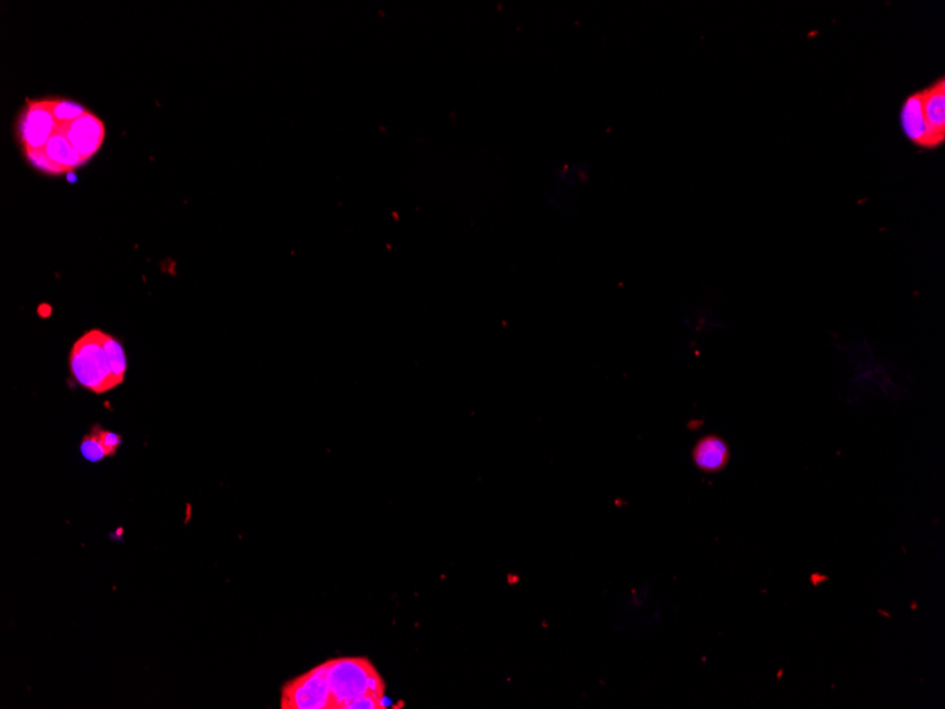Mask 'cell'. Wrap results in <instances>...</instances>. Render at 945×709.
<instances>
[{"label":"cell","instance_id":"obj_3","mask_svg":"<svg viewBox=\"0 0 945 709\" xmlns=\"http://www.w3.org/2000/svg\"><path fill=\"white\" fill-rule=\"evenodd\" d=\"M331 709H350L362 698L384 701L385 683L376 665L366 657H341L326 662Z\"/></svg>","mask_w":945,"mask_h":709},{"label":"cell","instance_id":"obj_1","mask_svg":"<svg viewBox=\"0 0 945 709\" xmlns=\"http://www.w3.org/2000/svg\"><path fill=\"white\" fill-rule=\"evenodd\" d=\"M23 158L47 176H67L89 163L105 142L99 115L61 96L27 100L16 121Z\"/></svg>","mask_w":945,"mask_h":709},{"label":"cell","instance_id":"obj_4","mask_svg":"<svg viewBox=\"0 0 945 709\" xmlns=\"http://www.w3.org/2000/svg\"><path fill=\"white\" fill-rule=\"evenodd\" d=\"M283 709H331V689L326 677V663L286 683L280 693Z\"/></svg>","mask_w":945,"mask_h":709},{"label":"cell","instance_id":"obj_8","mask_svg":"<svg viewBox=\"0 0 945 709\" xmlns=\"http://www.w3.org/2000/svg\"><path fill=\"white\" fill-rule=\"evenodd\" d=\"M120 445H123V436L95 425L82 439L80 449L81 455L89 462H100L108 456H115Z\"/></svg>","mask_w":945,"mask_h":709},{"label":"cell","instance_id":"obj_6","mask_svg":"<svg viewBox=\"0 0 945 709\" xmlns=\"http://www.w3.org/2000/svg\"><path fill=\"white\" fill-rule=\"evenodd\" d=\"M923 114L930 130L940 144L945 140V79L940 77L927 89L922 90Z\"/></svg>","mask_w":945,"mask_h":709},{"label":"cell","instance_id":"obj_7","mask_svg":"<svg viewBox=\"0 0 945 709\" xmlns=\"http://www.w3.org/2000/svg\"><path fill=\"white\" fill-rule=\"evenodd\" d=\"M729 448L719 436L707 435L698 442L692 458L702 472H719L729 462Z\"/></svg>","mask_w":945,"mask_h":709},{"label":"cell","instance_id":"obj_2","mask_svg":"<svg viewBox=\"0 0 945 709\" xmlns=\"http://www.w3.org/2000/svg\"><path fill=\"white\" fill-rule=\"evenodd\" d=\"M69 366L72 378L95 394L119 387L128 370L123 343L100 329H92L77 340Z\"/></svg>","mask_w":945,"mask_h":709},{"label":"cell","instance_id":"obj_5","mask_svg":"<svg viewBox=\"0 0 945 709\" xmlns=\"http://www.w3.org/2000/svg\"><path fill=\"white\" fill-rule=\"evenodd\" d=\"M899 119L906 138L915 147L929 150L940 147L924 118L922 91L913 92L903 101Z\"/></svg>","mask_w":945,"mask_h":709}]
</instances>
